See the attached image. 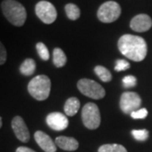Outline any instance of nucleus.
<instances>
[{
	"label": "nucleus",
	"instance_id": "obj_19",
	"mask_svg": "<svg viewBox=\"0 0 152 152\" xmlns=\"http://www.w3.org/2000/svg\"><path fill=\"white\" fill-rule=\"evenodd\" d=\"M98 152H128L126 148L118 144H107L99 148Z\"/></svg>",
	"mask_w": 152,
	"mask_h": 152
},
{
	"label": "nucleus",
	"instance_id": "obj_24",
	"mask_svg": "<svg viewBox=\"0 0 152 152\" xmlns=\"http://www.w3.org/2000/svg\"><path fill=\"white\" fill-rule=\"evenodd\" d=\"M130 115L134 119H144L148 115V111L146 110V108L139 109L135 112H133Z\"/></svg>",
	"mask_w": 152,
	"mask_h": 152
},
{
	"label": "nucleus",
	"instance_id": "obj_26",
	"mask_svg": "<svg viewBox=\"0 0 152 152\" xmlns=\"http://www.w3.org/2000/svg\"><path fill=\"white\" fill-rule=\"evenodd\" d=\"M16 152H36V151H34L33 150L30 149V148H28V147L20 146L17 148Z\"/></svg>",
	"mask_w": 152,
	"mask_h": 152
},
{
	"label": "nucleus",
	"instance_id": "obj_2",
	"mask_svg": "<svg viewBox=\"0 0 152 152\" xmlns=\"http://www.w3.org/2000/svg\"><path fill=\"white\" fill-rule=\"evenodd\" d=\"M1 9L7 20L15 26H22L26 20V10L16 0H4Z\"/></svg>",
	"mask_w": 152,
	"mask_h": 152
},
{
	"label": "nucleus",
	"instance_id": "obj_16",
	"mask_svg": "<svg viewBox=\"0 0 152 152\" xmlns=\"http://www.w3.org/2000/svg\"><path fill=\"white\" fill-rule=\"evenodd\" d=\"M36 71V62L32 58H26L20 67V72L23 75L31 76Z\"/></svg>",
	"mask_w": 152,
	"mask_h": 152
},
{
	"label": "nucleus",
	"instance_id": "obj_25",
	"mask_svg": "<svg viewBox=\"0 0 152 152\" xmlns=\"http://www.w3.org/2000/svg\"><path fill=\"white\" fill-rule=\"evenodd\" d=\"M7 60V51L4 44L0 42V65L4 64Z\"/></svg>",
	"mask_w": 152,
	"mask_h": 152
},
{
	"label": "nucleus",
	"instance_id": "obj_22",
	"mask_svg": "<svg viewBox=\"0 0 152 152\" xmlns=\"http://www.w3.org/2000/svg\"><path fill=\"white\" fill-rule=\"evenodd\" d=\"M137 85V79L134 75H127L123 79V86L124 88H132Z\"/></svg>",
	"mask_w": 152,
	"mask_h": 152
},
{
	"label": "nucleus",
	"instance_id": "obj_7",
	"mask_svg": "<svg viewBox=\"0 0 152 152\" xmlns=\"http://www.w3.org/2000/svg\"><path fill=\"white\" fill-rule=\"evenodd\" d=\"M35 11L38 18L48 25L53 23L58 15L54 5L48 1L38 2L35 8Z\"/></svg>",
	"mask_w": 152,
	"mask_h": 152
},
{
	"label": "nucleus",
	"instance_id": "obj_27",
	"mask_svg": "<svg viewBox=\"0 0 152 152\" xmlns=\"http://www.w3.org/2000/svg\"><path fill=\"white\" fill-rule=\"evenodd\" d=\"M2 125H3V123H2V118L0 117V128L2 127Z\"/></svg>",
	"mask_w": 152,
	"mask_h": 152
},
{
	"label": "nucleus",
	"instance_id": "obj_6",
	"mask_svg": "<svg viewBox=\"0 0 152 152\" xmlns=\"http://www.w3.org/2000/svg\"><path fill=\"white\" fill-rule=\"evenodd\" d=\"M121 15V7L115 1H107L100 6L97 11L99 20L103 23H112L117 20Z\"/></svg>",
	"mask_w": 152,
	"mask_h": 152
},
{
	"label": "nucleus",
	"instance_id": "obj_8",
	"mask_svg": "<svg viewBox=\"0 0 152 152\" xmlns=\"http://www.w3.org/2000/svg\"><path fill=\"white\" fill-rule=\"evenodd\" d=\"M141 98L135 92L127 91L122 94L120 98V108L126 114H131L140 107Z\"/></svg>",
	"mask_w": 152,
	"mask_h": 152
},
{
	"label": "nucleus",
	"instance_id": "obj_3",
	"mask_svg": "<svg viewBox=\"0 0 152 152\" xmlns=\"http://www.w3.org/2000/svg\"><path fill=\"white\" fill-rule=\"evenodd\" d=\"M28 91L33 98L37 101L48 99L51 91V80L45 75L34 77L28 84Z\"/></svg>",
	"mask_w": 152,
	"mask_h": 152
},
{
	"label": "nucleus",
	"instance_id": "obj_4",
	"mask_svg": "<svg viewBox=\"0 0 152 152\" xmlns=\"http://www.w3.org/2000/svg\"><path fill=\"white\" fill-rule=\"evenodd\" d=\"M77 87L83 95L95 100L102 99L106 95L103 87L92 80L81 79L77 83Z\"/></svg>",
	"mask_w": 152,
	"mask_h": 152
},
{
	"label": "nucleus",
	"instance_id": "obj_18",
	"mask_svg": "<svg viewBox=\"0 0 152 152\" xmlns=\"http://www.w3.org/2000/svg\"><path fill=\"white\" fill-rule=\"evenodd\" d=\"M95 73L98 76V78L103 82H109L112 80V74L111 72L103 66L98 65L95 68Z\"/></svg>",
	"mask_w": 152,
	"mask_h": 152
},
{
	"label": "nucleus",
	"instance_id": "obj_14",
	"mask_svg": "<svg viewBox=\"0 0 152 152\" xmlns=\"http://www.w3.org/2000/svg\"><path fill=\"white\" fill-rule=\"evenodd\" d=\"M80 107V102L76 97H70L66 101L64 104V113L69 117L75 116Z\"/></svg>",
	"mask_w": 152,
	"mask_h": 152
},
{
	"label": "nucleus",
	"instance_id": "obj_21",
	"mask_svg": "<svg viewBox=\"0 0 152 152\" xmlns=\"http://www.w3.org/2000/svg\"><path fill=\"white\" fill-rule=\"evenodd\" d=\"M131 133L134 138L138 141H145L149 137V132L146 129H134Z\"/></svg>",
	"mask_w": 152,
	"mask_h": 152
},
{
	"label": "nucleus",
	"instance_id": "obj_10",
	"mask_svg": "<svg viewBox=\"0 0 152 152\" xmlns=\"http://www.w3.org/2000/svg\"><path fill=\"white\" fill-rule=\"evenodd\" d=\"M47 124L55 131H62L66 129L69 126V120L64 114L61 113H52L47 116Z\"/></svg>",
	"mask_w": 152,
	"mask_h": 152
},
{
	"label": "nucleus",
	"instance_id": "obj_12",
	"mask_svg": "<svg viewBox=\"0 0 152 152\" xmlns=\"http://www.w3.org/2000/svg\"><path fill=\"white\" fill-rule=\"evenodd\" d=\"M35 140L45 152H56L57 147L53 140L42 131H37L34 134Z\"/></svg>",
	"mask_w": 152,
	"mask_h": 152
},
{
	"label": "nucleus",
	"instance_id": "obj_15",
	"mask_svg": "<svg viewBox=\"0 0 152 152\" xmlns=\"http://www.w3.org/2000/svg\"><path fill=\"white\" fill-rule=\"evenodd\" d=\"M53 64L57 68L64 67L67 63V57L64 52L58 48H54L53 53Z\"/></svg>",
	"mask_w": 152,
	"mask_h": 152
},
{
	"label": "nucleus",
	"instance_id": "obj_23",
	"mask_svg": "<svg viewBox=\"0 0 152 152\" xmlns=\"http://www.w3.org/2000/svg\"><path fill=\"white\" fill-rule=\"evenodd\" d=\"M130 68V64L124 59H118L115 64V70L120 72V71H125Z\"/></svg>",
	"mask_w": 152,
	"mask_h": 152
},
{
	"label": "nucleus",
	"instance_id": "obj_1",
	"mask_svg": "<svg viewBox=\"0 0 152 152\" xmlns=\"http://www.w3.org/2000/svg\"><path fill=\"white\" fill-rule=\"evenodd\" d=\"M118 47L122 54L134 62L144 60L147 55L146 42L139 36L123 35L118 40Z\"/></svg>",
	"mask_w": 152,
	"mask_h": 152
},
{
	"label": "nucleus",
	"instance_id": "obj_20",
	"mask_svg": "<svg viewBox=\"0 0 152 152\" xmlns=\"http://www.w3.org/2000/svg\"><path fill=\"white\" fill-rule=\"evenodd\" d=\"M36 48H37L39 57L43 61H48L49 59V58H50L49 51L45 44L42 42H38L36 46Z\"/></svg>",
	"mask_w": 152,
	"mask_h": 152
},
{
	"label": "nucleus",
	"instance_id": "obj_9",
	"mask_svg": "<svg viewBox=\"0 0 152 152\" xmlns=\"http://www.w3.org/2000/svg\"><path fill=\"white\" fill-rule=\"evenodd\" d=\"M12 129L16 138L23 143H27L30 140V132L24 119L20 116H15L11 123Z\"/></svg>",
	"mask_w": 152,
	"mask_h": 152
},
{
	"label": "nucleus",
	"instance_id": "obj_11",
	"mask_svg": "<svg viewBox=\"0 0 152 152\" xmlns=\"http://www.w3.org/2000/svg\"><path fill=\"white\" fill-rule=\"evenodd\" d=\"M152 26V20L145 14H140L134 16L130 22V27L136 32H145Z\"/></svg>",
	"mask_w": 152,
	"mask_h": 152
},
{
	"label": "nucleus",
	"instance_id": "obj_5",
	"mask_svg": "<svg viewBox=\"0 0 152 152\" xmlns=\"http://www.w3.org/2000/svg\"><path fill=\"white\" fill-rule=\"evenodd\" d=\"M84 125L89 129H96L101 124V114L95 103L89 102L85 105L81 113Z\"/></svg>",
	"mask_w": 152,
	"mask_h": 152
},
{
	"label": "nucleus",
	"instance_id": "obj_17",
	"mask_svg": "<svg viewBox=\"0 0 152 152\" xmlns=\"http://www.w3.org/2000/svg\"><path fill=\"white\" fill-rule=\"evenodd\" d=\"M65 13L67 17L71 20H76L80 16V10L79 7L74 4H66Z\"/></svg>",
	"mask_w": 152,
	"mask_h": 152
},
{
	"label": "nucleus",
	"instance_id": "obj_13",
	"mask_svg": "<svg viewBox=\"0 0 152 152\" xmlns=\"http://www.w3.org/2000/svg\"><path fill=\"white\" fill-rule=\"evenodd\" d=\"M55 144L62 150L73 151L79 148V142L75 138L66 137V136H59L56 138Z\"/></svg>",
	"mask_w": 152,
	"mask_h": 152
}]
</instances>
